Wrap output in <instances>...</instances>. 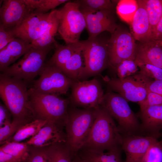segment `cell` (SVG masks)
Masks as SVG:
<instances>
[{"label": "cell", "instance_id": "cell-1", "mask_svg": "<svg viewBox=\"0 0 162 162\" xmlns=\"http://www.w3.org/2000/svg\"><path fill=\"white\" fill-rule=\"evenodd\" d=\"M0 98L12 119L23 125L35 119L24 82L0 71Z\"/></svg>", "mask_w": 162, "mask_h": 162}, {"label": "cell", "instance_id": "cell-2", "mask_svg": "<svg viewBox=\"0 0 162 162\" xmlns=\"http://www.w3.org/2000/svg\"><path fill=\"white\" fill-rule=\"evenodd\" d=\"M95 109L94 121L81 149L102 150L121 146L122 136L113 118L102 106Z\"/></svg>", "mask_w": 162, "mask_h": 162}, {"label": "cell", "instance_id": "cell-3", "mask_svg": "<svg viewBox=\"0 0 162 162\" xmlns=\"http://www.w3.org/2000/svg\"><path fill=\"white\" fill-rule=\"evenodd\" d=\"M28 92L35 119L45 121L63 128L68 117L69 100L59 95L40 93L32 88Z\"/></svg>", "mask_w": 162, "mask_h": 162}, {"label": "cell", "instance_id": "cell-4", "mask_svg": "<svg viewBox=\"0 0 162 162\" xmlns=\"http://www.w3.org/2000/svg\"><path fill=\"white\" fill-rule=\"evenodd\" d=\"M94 108H69L65 125L66 144L73 155L82 148L88 137L95 118Z\"/></svg>", "mask_w": 162, "mask_h": 162}, {"label": "cell", "instance_id": "cell-5", "mask_svg": "<svg viewBox=\"0 0 162 162\" xmlns=\"http://www.w3.org/2000/svg\"><path fill=\"white\" fill-rule=\"evenodd\" d=\"M102 33L96 37L80 40L84 61L80 80L98 75L110 67L107 53L109 38Z\"/></svg>", "mask_w": 162, "mask_h": 162}, {"label": "cell", "instance_id": "cell-6", "mask_svg": "<svg viewBox=\"0 0 162 162\" xmlns=\"http://www.w3.org/2000/svg\"><path fill=\"white\" fill-rule=\"evenodd\" d=\"M100 106L117 122L120 134L124 136L140 135L141 130L138 119L128 101L120 95L108 91L104 94Z\"/></svg>", "mask_w": 162, "mask_h": 162}, {"label": "cell", "instance_id": "cell-7", "mask_svg": "<svg viewBox=\"0 0 162 162\" xmlns=\"http://www.w3.org/2000/svg\"><path fill=\"white\" fill-rule=\"evenodd\" d=\"M54 47V44L42 48L32 46L20 59L0 72L25 83L30 82L40 75L47 55Z\"/></svg>", "mask_w": 162, "mask_h": 162}, {"label": "cell", "instance_id": "cell-8", "mask_svg": "<svg viewBox=\"0 0 162 162\" xmlns=\"http://www.w3.org/2000/svg\"><path fill=\"white\" fill-rule=\"evenodd\" d=\"M70 1L58 10L59 18L58 32L66 45L79 41L86 26L85 19L79 4L76 0Z\"/></svg>", "mask_w": 162, "mask_h": 162}, {"label": "cell", "instance_id": "cell-9", "mask_svg": "<svg viewBox=\"0 0 162 162\" xmlns=\"http://www.w3.org/2000/svg\"><path fill=\"white\" fill-rule=\"evenodd\" d=\"M136 48V43L131 33L118 25L108 41L107 53L110 67L113 69L123 61L135 60Z\"/></svg>", "mask_w": 162, "mask_h": 162}, {"label": "cell", "instance_id": "cell-10", "mask_svg": "<svg viewBox=\"0 0 162 162\" xmlns=\"http://www.w3.org/2000/svg\"><path fill=\"white\" fill-rule=\"evenodd\" d=\"M70 88V104L78 108H94L100 106L104 94L100 82L96 79L73 81Z\"/></svg>", "mask_w": 162, "mask_h": 162}, {"label": "cell", "instance_id": "cell-11", "mask_svg": "<svg viewBox=\"0 0 162 162\" xmlns=\"http://www.w3.org/2000/svg\"><path fill=\"white\" fill-rule=\"evenodd\" d=\"M39 75L38 79L34 81L32 88L42 93L65 94L73 81L59 69L48 62L45 64Z\"/></svg>", "mask_w": 162, "mask_h": 162}, {"label": "cell", "instance_id": "cell-12", "mask_svg": "<svg viewBox=\"0 0 162 162\" xmlns=\"http://www.w3.org/2000/svg\"><path fill=\"white\" fill-rule=\"evenodd\" d=\"M51 12L30 13L21 24L12 32L15 38L31 44L46 30L50 21Z\"/></svg>", "mask_w": 162, "mask_h": 162}, {"label": "cell", "instance_id": "cell-13", "mask_svg": "<svg viewBox=\"0 0 162 162\" xmlns=\"http://www.w3.org/2000/svg\"><path fill=\"white\" fill-rule=\"evenodd\" d=\"M32 12L23 0H3L0 10V28L12 32Z\"/></svg>", "mask_w": 162, "mask_h": 162}, {"label": "cell", "instance_id": "cell-14", "mask_svg": "<svg viewBox=\"0 0 162 162\" xmlns=\"http://www.w3.org/2000/svg\"><path fill=\"white\" fill-rule=\"evenodd\" d=\"M81 12L85 19L88 38L96 37L105 31L112 34L118 26L115 20L114 9Z\"/></svg>", "mask_w": 162, "mask_h": 162}, {"label": "cell", "instance_id": "cell-15", "mask_svg": "<svg viewBox=\"0 0 162 162\" xmlns=\"http://www.w3.org/2000/svg\"><path fill=\"white\" fill-rule=\"evenodd\" d=\"M103 79L112 91L118 93L127 101L139 104L147 95L146 90L132 76L122 79L105 76Z\"/></svg>", "mask_w": 162, "mask_h": 162}, {"label": "cell", "instance_id": "cell-16", "mask_svg": "<svg viewBox=\"0 0 162 162\" xmlns=\"http://www.w3.org/2000/svg\"><path fill=\"white\" fill-rule=\"evenodd\" d=\"M157 140L156 138L147 135L122 136L121 147L126 155L124 162H140L150 147Z\"/></svg>", "mask_w": 162, "mask_h": 162}, {"label": "cell", "instance_id": "cell-17", "mask_svg": "<svg viewBox=\"0 0 162 162\" xmlns=\"http://www.w3.org/2000/svg\"><path fill=\"white\" fill-rule=\"evenodd\" d=\"M63 129L47 122L36 135L25 142L28 145L39 147H47L58 143H66V135Z\"/></svg>", "mask_w": 162, "mask_h": 162}, {"label": "cell", "instance_id": "cell-18", "mask_svg": "<svg viewBox=\"0 0 162 162\" xmlns=\"http://www.w3.org/2000/svg\"><path fill=\"white\" fill-rule=\"evenodd\" d=\"M135 61L137 65L149 64L162 68V40L136 44Z\"/></svg>", "mask_w": 162, "mask_h": 162}, {"label": "cell", "instance_id": "cell-19", "mask_svg": "<svg viewBox=\"0 0 162 162\" xmlns=\"http://www.w3.org/2000/svg\"><path fill=\"white\" fill-rule=\"evenodd\" d=\"M140 115L141 131L148 134V136H159L162 127V105L140 109Z\"/></svg>", "mask_w": 162, "mask_h": 162}, {"label": "cell", "instance_id": "cell-20", "mask_svg": "<svg viewBox=\"0 0 162 162\" xmlns=\"http://www.w3.org/2000/svg\"><path fill=\"white\" fill-rule=\"evenodd\" d=\"M137 9L130 23L131 33L135 40L143 43L150 40L151 29L144 0H136Z\"/></svg>", "mask_w": 162, "mask_h": 162}, {"label": "cell", "instance_id": "cell-21", "mask_svg": "<svg viewBox=\"0 0 162 162\" xmlns=\"http://www.w3.org/2000/svg\"><path fill=\"white\" fill-rule=\"evenodd\" d=\"M32 46L21 39L14 38L0 50V71L23 56Z\"/></svg>", "mask_w": 162, "mask_h": 162}, {"label": "cell", "instance_id": "cell-22", "mask_svg": "<svg viewBox=\"0 0 162 162\" xmlns=\"http://www.w3.org/2000/svg\"><path fill=\"white\" fill-rule=\"evenodd\" d=\"M121 146L102 150L81 149L76 154L83 162H124Z\"/></svg>", "mask_w": 162, "mask_h": 162}, {"label": "cell", "instance_id": "cell-23", "mask_svg": "<svg viewBox=\"0 0 162 162\" xmlns=\"http://www.w3.org/2000/svg\"><path fill=\"white\" fill-rule=\"evenodd\" d=\"M50 12V21L46 30L39 38L31 44L32 46L44 47L53 44L56 41L55 37L58 31L59 24L58 12L56 9Z\"/></svg>", "mask_w": 162, "mask_h": 162}, {"label": "cell", "instance_id": "cell-24", "mask_svg": "<svg viewBox=\"0 0 162 162\" xmlns=\"http://www.w3.org/2000/svg\"><path fill=\"white\" fill-rule=\"evenodd\" d=\"M80 42L79 47L60 69L66 76L73 81L80 80L84 67L82 47Z\"/></svg>", "mask_w": 162, "mask_h": 162}, {"label": "cell", "instance_id": "cell-25", "mask_svg": "<svg viewBox=\"0 0 162 162\" xmlns=\"http://www.w3.org/2000/svg\"><path fill=\"white\" fill-rule=\"evenodd\" d=\"M54 44L55 52L48 62L60 69L79 47L80 43L79 40L64 46L56 41Z\"/></svg>", "mask_w": 162, "mask_h": 162}, {"label": "cell", "instance_id": "cell-26", "mask_svg": "<svg viewBox=\"0 0 162 162\" xmlns=\"http://www.w3.org/2000/svg\"><path fill=\"white\" fill-rule=\"evenodd\" d=\"M47 162H72L73 155L66 143H58L45 147Z\"/></svg>", "mask_w": 162, "mask_h": 162}, {"label": "cell", "instance_id": "cell-27", "mask_svg": "<svg viewBox=\"0 0 162 162\" xmlns=\"http://www.w3.org/2000/svg\"><path fill=\"white\" fill-rule=\"evenodd\" d=\"M46 122L45 121L36 119L21 127L7 142H20L32 137L36 135Z\"/></svg>", "mask_w": 162, "mask_h": 162}, {"label": "cell", "instance_id": "cell-28", "mask_svg": "<svg viewBox=\"0 0 162 162\" xmlns=\"http://www.w3.org/2000/svg\"><path fill=\"white\" fill-rule=\"evenodd\" d=\"M0 149L25 162L29 155V146L26 142H7L0 146Z\"/></svg>", "mask_w": 162, "mask_h": 162}, {"label": "cell", "instance_id": "cell-29", "mask_svg": "<svg viewBox=\"0 0 162 162\" xmlns=\"http://www.w3.org/2000/svg\"><path fill=\"white\" fill-rule=\"evenodd\" d=\"M137 8L136 0H120L118 1L117 4L116 12L122 20L130 24Z\"/></svg>", "mask_w": 162, "mask_h": 162}, {"label": "cell", "instance_id": "cell-30", "mask_svg": "<svg viewBox=\"0 0 162 162\" xmlns=\"http://www.w3.org/2000/svg\"><path fill=\"white\" fill-rule=\"evenodd\" d=\"M151 30L162 18V1L144 0Z\"/></svg>", "mask_w": 162, "mask_h": 162}, {"label": "cell", "instance_id": "cell-31", "mask_svg": "<svg viewBox=\"0 0 162 162\" xmlns=\"http://www.w3.org/2000/svg\"><path fill=\"white\" fill-rule=\"evenodd\" d=\"M81 12H95L100 10L115 9V5L110 0H78Z\"/></svg>", "mask_w": 162, "mask_h": 162}, {"label": "cell", "instance_id": "cell-32", "mask_svg": "<svg viewBox=\"0 0 162 162\" xmlns=\"http://www.w3.org/2000/svg\"><path fill=\"white\" fill-rule=\"evenodd\" d=\"M141 84L147 92H151L162 95V80H155L139 73L132 76Z\"/></svg>", "mask_w": 162, "mask_h": 162}, {"label": "cell", "instance_id": "cell-33", "mask_svg": "<svg viewBox=\"0 0 162 162\" xmlns=\"http://www.w3.org/2000/svg\"><path fill=\"white\" fill-rule=\"evenodd\" d=\"M113 69L118 78L121 79L132 76L139 72L138 67L135 61L130 60L122 61Z\"/></svg>", "mask_w": 162, "mask_h": 162}, {"label": "cell", "instance_id": "cell-34", "mask_svg": "<svg viewBox=\"0 0 162 162\" xmlns=\"http://www.w3.org/2000/svg\"><path fill=\"white\" fill-rule=\"evenodd\" d=\"M140 162H162L161 142L157 140L153 144Z\"/></svg>", "mask_w": 162, "mask_h": 162}, {"label": "cell", "instance_id": "cell-35", "mask_svg": "<svg viewBox=\"0 0 162 162\" xmlns=\"http://www.w3.org/2000/svg\"><path fill=\"white\" fill-rule=\"evenodd\" d=\"M22 126L20 123L11 121L0 127V146L8 141Z\"/></svg>", "mask_w": 162, "mask_h": 162}, {"label": "cell", "instance_id": "cell-36", "mask_svg": "<svg viewBox=\"0 0 162 162\" xmlns=\"http://www.w3.org/2000/svg\"><path fill=\"white\" fill-rule=\"evenodd\" d=\"M137 65L140 68L139 73L155 80H162V68L149 64Z\"/></svg>", "mask_w": 162, "mask_h": 162}, {"label": "cell", "instance_id": "cell-37", "mask_svg": "<svg viewBox=\"0 0 162 162\" xmlns=\"http://www.w3.org/2000/svg\"><path fill=\"white\" fill-rule=\"evenodd\" d=\"M29 146V155L25 162H47L45 147Z\"/></svg>", "mask_w": 162, "mask_h": 162}, {"label": "cell", "instance_id": "cell-38", "mask_svg": "<svg viewBox=\"0 0 162 162\" xmlns=\"http://www.w3.org/2000/svg\"><path fill=\"white\" fill-rule=\"evenodd\" d=\"M139 104L140 109L150 106L162 105V95L148 92L145 99Z\"/></svg>", "mask_w": 162, "mask_h": 162}, {"label": "cell", "instance_id": "cell-39", "mask_svg": "<svg viewBox=\"0 0 162 162\" xmlns=\"http://www.w3.org/2000/svg\"><path fill=\"white\" fill-rule=\"evenodd\" d=\"M69 1L68 0H43L39 7L34 11L41 13H46L50 10Z\"/></svg>", "mask_w": 162, "mask_h": 162}, {"label": "cell", "instance_id": "cell-40", "mask_svg": "<svg viewBox=\"0 0 162 162\" xmlns=\"http://www.w3.org/2000/svg\"><path fill=\"white\" fill-rule=\"evenodd\" d=\"M149 40L155 41L162 40V18L151 30Z\"/></svg>", "mask_w": 162, "mask_h": 162}, {"label": "cell", "instance_id": "cell-41", "mask_svg": "<svg viewBox=\"0 0 162 162\" xmlns=\"http://www.w3.org/2000/svg\"><path fill=\"white\" fill-rule=\"evenodd\" d=\"M10 116L4 105L0 103V127H3L8 122L12 121L10 120Z\"/></svg>", "mask_w": 162, "mask_h": 162}, {"label": "cell", "instance_id": "cell-42", "mask_svg": "<svg viewBox=\"0 0 162 162\" xmlns=\"http://www.w3.org/2000/svg\"><path fill=\"white\" fill-rule=\"evenodd\" d=\"M0 162H22L17 158L0 149Z\"/></svg>", "mask_w": 162, "mask_h": 162}, {"label": "cell", "instance_id": "cell-43", "mask_svg": "<svg viewBox=\"0 0 162 162\" xmlns=\"http://www.w3.org/2000/svg\"><path fill=\"white\" fill-rule=\"evenodd\" d=\"M29 10L33 12L40 5L43 0H23Z\"/></svg>", "mask_w": 162, "mask_h": 162}, {"label": "cell", "instance_id": "cell-44", "mask_svg": "<svg viewBox=\"0 0 162 162\" xmlns=\"http://www.w3.org/2000/svg\"><path fill=\"white\" fill-rule=\"evenodd\" d=\"M11 35L13 36L11 32H6L0 28V39Z\"/></svg>", "mask_w": 162, "mask_h": 162}, {"label": "cell", "instance_id": "cell-45", "mask_svg": "<svg viewBox=\"0 0 162 162\" xmlns=\"http://www.w3.org/2000/svg\"><path fill=\"white\" fill-rule=\"evenodd\" d=\"M72 162H83L82 160L76 154L73 156Z\"/></svg>", "mask_w": 162, "mask_h": 162}, {"label": "cell", "instance_id": "cell-46", "mask_svg": "<svg viewBox=\"0 0 162 162\" xmlns=\"http://www.w3.org/2000/svg\"><path fill=\"white\" fill-rule=\"evenodd\" d=\"M3 1V0H0V10L1 6L2 3Z\"/></svg>", "mask_w": 162, "mask_h": 162}]
</instances>
